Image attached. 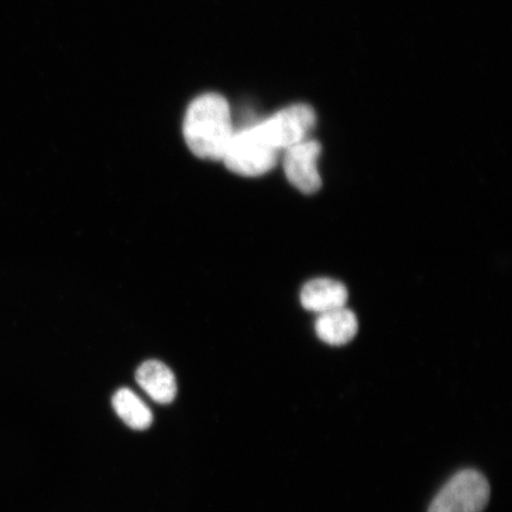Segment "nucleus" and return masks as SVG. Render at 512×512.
<instances>
[{"instance_id": "9", "label": "nucleus", "mask_w": 512, "mask_h": 512, "mask_svg": "<svg viewBox=\"0 0 512 512\" xmlns=\"http://www.w3.org/2000/svg\"><path fill=\"white\" fill-rule=\"evenodd\" d=\"M113 407L121 420L133 430H146L152 424L153 418L150 408L132 390L119 389L113 396Z\"/></svg>"}, {"instance_id": "7", "label": "nucleus", "mask_w": 512, "mask_h": 512, "mask_svg": "<svg viewBox=\"0 0 512 512\" xmlns=\"http://www.w3.org/2000/svg\"><path fill=\"white\" fill-rule=\"evenodd\" d=\"M136 380L140 388L152 400L162 403V405H168L176 398L175 375L162 362L147 361L143 363L137 370Z\"/></svg>"}, {"instance_id": "2", "label": "nucleus", "mask_w": 512, "mask_h": 512, "mask_svg": "<svg viewBox=\"0 0 512 512\" xmlns=\"http://www.w3.org/2000/svg\"><path fill=\"white\" fill-rule=\"evenodd\" d=\"M279 153L254 125L234 133L222 160L236 175L259 177L274 168Z\"/></svg>"}, {"instance_id": "3", "label": "nucleus", "mask_w": 512, "mask_h": 512, "mask_svg": "<svg viewBox=\"0 0 512 512\" xmlns=\"http://www.w3.org/2000/svg\"><path fill=\"white\" fill-rule=\"evenodd\" d=\"M489 499L490 485L482 473L463 470L448 480L428 512H482Z\"/></svg>"}, {"instance_id": "8", "label": "nucleus", "mask_w": 512, "mask_h": 512, "mask_svg": "<svg viewBox=\"0 0 512 512\" xmlns=\"http://www.w3.org/2000/svg\"><path fill=\"white\" fill-rule=\"evenodd\" d=\"M315 329L320 341L341 347L356 336L358 320L354 312L341 307L319 315Z\"/></svg>"}, {"instance_id": "6", "label": "nucleus", "mask_w": 512, "mask_h": 512, "mask_svg": "<svg viewBox=\"0 0 512 512\" xmlns=\"http://www.w3.org/2000/svg\"><path fill=\"white\" fill-rule=\"evenodd\" d=\"M348 296L347 287L339 281L319 278L311 280L303 287L300 302L305 310L322 315V313L345 307Z\"/></svg>"}, {"instance_id": "1", "label": "nucleus", "mask_w": 512, "mask_h": 512, "mask_svg": "<svg viewBox=\"0 0 512 512\" xmlns=\"http://www.w3.org/2000/svg\"><path fill=\"white\" fill-rule=\"evenodd\" d=\"M234 133L232 112L222 95L208 93L191 102L185 113L183 136L196 157L222 160Z\"/></svg>"}, {"instance_id": "4", "label": "nucleus", "mask_w": 512, "mask_h": 512, "mask_svg": "<svg viewBox=\"0 0 512 512\" xmlns=\"http://www.w3.org/2000/svg\"><path fill=\"white\" fill-rule=\"evenodd\" d=\"M278 151L304 142L316 125V113L309 105H293L256 124Z\"/></svg>"}, {"instance_id": "5", "label": "nucleus", "mask_w": 512, "mask_h": 512, "mask_svg": "<svg viewBox=\"0 0 512 512\" xmlns=\"http://www.w3.org/2000/svg\"><path fill=\"white\" fill-rule=\"evenodd\" d=\"M322 147L316 140H304L285 151V175L294 188L312 195L322 187L318 171V158Z\"/></svg>"}]
</instances>
